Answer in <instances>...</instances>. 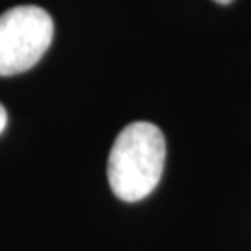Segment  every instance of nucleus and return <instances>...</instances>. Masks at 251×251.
Wrapping results in <instances>:
<instances>
[{
	"label": "nucleus",
	"instance_id": "20e7f679",
	"mask_svg": "<svg viewBox=\"0 0 251 251\" xmlns=\"http://www.w3.org/2000/svg\"><path fill=\"white\" fill-rule=\"evenodd\" d=\"M214 2H218V4H231L233 0H214Z\"/></svg>",
	"mask_w": 251,
	"mask_h": 251
},
{
	"label": "nucleus",
	"instance_id": "7ed1b4c3",
	"mask_svg": "<svg viewBox=\"0 0 251 251\" xmlns=\"http://www.w3.org/2000/svg\"><path fill=\"white\" fill-rule=\"evenodd\" d=\"M6 125H8V112H6V108L0 104V134L4 132Z\"/></svg>",
	"mask_w": 251,
	"mask_h": 251
},
{
	"label": "nucleus",
	"instance_id": "f03ea898",
	"mask_svg": "<svg viewBox=\"0 0 251 251\" xmlns=\"http://www.w3.org/2000/svg\"><path fill=\"white\" fill-rule=\"evenodd\" d=\"M52 17L39 6H15L0 15V76L32 69L49 50Z\"/></svg>",
	"mask_w": 251,
	"mask_h": 251
},
{
	"label": "nucleus",
	"instance_id": "f257e3e1",
	"mask_svg": "<svg viewBox=\"0 0 251 251\" xmlns=\"http://www.w3.org/2000/svg\"><path fill=\"white\" fill-rule=\"evenodd\" d=\"M166 162L162 130L147 121L126 125L108 154V182L116 198L134 203L158 186Z\"/></svg>",
	"mask_w": 251,
	"mask_h": 251
}]
</instances>
